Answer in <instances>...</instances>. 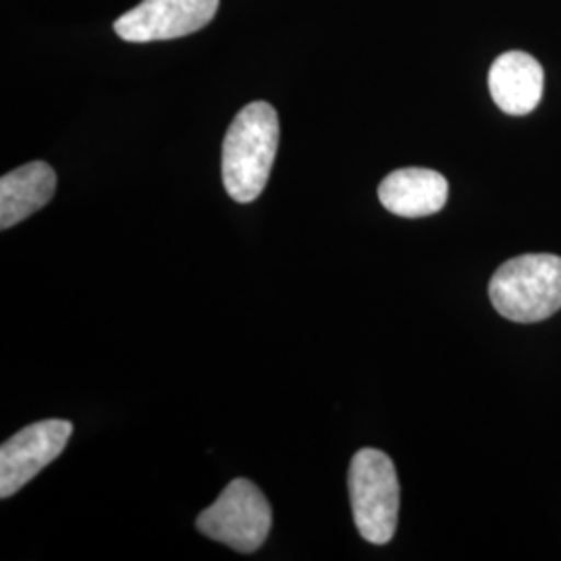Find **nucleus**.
I'll return each mask as SVG.
<instances>
[{
    "instance_id": "obj_3",
    "label": "nucleus",
    "mask_w": 561,
    "mask_h": 561,
    "mask_svg": "<svg viewBox=\"0 0 561 561\" xmlns=\"http://www.w3.org/2000/svg\"><path fill=\"white\" fill-rule=\"evenodd\" d=\"M350 502L362 537L375 545L391 541L400 514V481L391 458L379 449H360L347 472Z\"/></svg>"
},
{
    "instance_id": "obj_2",
    "label": "nucleus",
    "mask_w": 561,
    "mask_h": 561,
    "mask_svg": "<svg viewBox=\"0 0 561 561\" xmlns=\"http://www.w3.org/2000/svg\"><path fill=\"white\" fill-rule=\"evenodd\" d=\"M489 298L503 319L539 322L561 310V259L522 254L503 262L489 283Z\"/></svg>"
},
{
    "instance_id": "obj_8",
    "label": "nucleus",
    "mask_w": 561,
    "mask_h": 561,
    "mask_svg": "<svg viewBox=\"0 0 561 561\" xmlns=\"http://www.w3.org/2000/svg\"><path fill=\"white\" fill-rule=\"evenodd\" d=\"M545 73L539 60L520 50L497 57L489 71V90L505 115L522 117L533 113L542 99Z\"/></svg>"
},
{
    "instance_id": "obj_1",
    "label": "nucleus",
    "mask_w": 561,
    "mask_h": 561,
    "mask_svg": "<svg viewBox=\"0 0 561 561\" xmlns=\"http://www.w3.org/2000/svg\"><path fill=\"white\" fill-rule=\"evenodd\" d=\"M279 148V117L268 102H250L229 125L222 141V183L240 204L254 202L266 187Z\"/></svg>"
},
{
    "instance_id": "obj_7",
    "label": "nucleus",
    "mask_w": 561,
    "mask_h": 561,
    "mask_svg": "<svg viewBox=\"0 0 561 561\" xmlns=\"http://www.w3.org/2000/svg\"><path fill=\"white\" fill-rule=\"evenodd\" d=\"M449 196V183L433 169L408 167L389 173L379 185L382 206L403 219H422L439 213Z\"/></svg>"
},
{
    "instance_id": "obj_9",
    "label": "nucleus",
    "mask_w": 561,
    "mask_h": 561,
    "mask_svg": "<svg viewBox=\"0 0 561 561\" xmlns=\"http://www.w3.org/2000/svg\"><path fill=\"white\" fill-rule=\"evenodd\" d=\"M57 190V173L48 162L34 161L2 175L0 227L9 229L44 208Z\"/></svg>"
},
{
    "instance_id": "obj_5",
    "label": "nucleus",
    "mask_w": 561,
    "mask_h": 561,
    "mask_svg": "<svg viewBox=\"0 0 561 561\" xmlns=\"http://www.w3.org/2000/svg\"><path fill=\"white\" fill-rule=\"evenodd\" d=\"M69 421H42L25 426L0 447V497L9 500L57 460L71 439Z\"/></svg>"
},
{
    "instance_id": "obj_6",
    "label": "nucleus",
    "mask_w": 561,
    "mask_h": 561,
    "mask_svg": "<svg viewBox=\"0 0 561 561\" xmlns=\"http://www.w3.org/2000/svg\"><path fill=\"white\" fill-rule=\"evenodd\" d=\"M219 11V0H141L115 21L125 42H161L183 38L208 25Z\"/></svg>"
},
{
    "instance_id": "obj_4",
    "label": "nucleus",
    "mask_w": 561,
    "mask_h": 561,
    "mask_svg": "<svg viewBox=\"0 0 561 561\" xmlns=\"http://www.w3.org/2000/svg\"><path fill=\"white\" fill-rule=\"evenodd\" d=\"M273 526L271 503L248 479H236L222 489L219 500L196 520L204 537L222 542L240 553H254Z\"/></svg>"
}]
</instances>
